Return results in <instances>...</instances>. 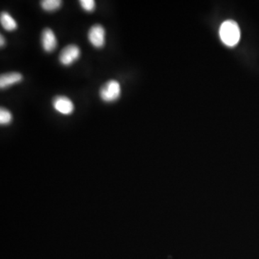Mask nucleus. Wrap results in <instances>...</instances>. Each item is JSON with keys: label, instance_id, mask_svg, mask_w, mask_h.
<instances>
[{"label": "nucleus", "instance_id": "obj_6", "mask_svg": "<svg viewBox=\"0 0 259 259\" xmlns=\"http://www.w3.org/2000/svg\"><path fill=\"white\" fill-rule=\"evenodd\" d=\"M41 43L45 52L51 53L57 47V39L53 30L46 28L43 30L41 35Z\"/></svg>", "mask_w": 259, "mask_h": 259}, {"label": "nucleus", "instance_id": "obj_9", "mask_svg": "<svg viewBox=\"0 0 259 259\" xmlns=\"http://www.w3.org/2000/svg\"><path fill=\"white\" fill-rule=\"evenodd\" d=\"M62 3V2L60 0H44L40 4L45 11L54 12L60 8Z\"/></svg>", "mask_w": 259, "mask_h": 259}, {"label": "nucleus", "instance_id": "obj_12", "mask_svg": "<svg viewBox=\"0 0 259 259\" xmlns=\"http://www.w3.org/2000/svg\"><path fill=\"white\" fill-rule=\"evenodd\" d=\"M5 40L4 37L3 36V35H0V45L1 47H3V45H5Z\"/></svg>", "mask_w": 259, "mask_h": 259}, {"label": "nucleus", "instance_id": "obj_5", "mask_svg": "<svg viewBox=\"0 0 259 259\" xmlns=\"http://www.w3.org/2000/svg\"><path fill=\"white\" fill-rule=\"evenodd\" d=\"M53 106L56 111L64 115H71L74 111V103L65 96H57L54 99Z\"/></svg>", "mask_w": 259, "mask_h": 259}, {"label": "nucleus", "instance_id": "obj_7", "mask_svg": "<svg viewBox=\"0 0 259 259\" xmlns=\"http://www.w3.org/2000/svg\"><path fill=\"white\" fill-rule=\"evenodd\" d=\"M23 80V76L18 72L8 73L0 77V87L6 89Z\"/></svg>", "mask_w": 259, "mask_h": 259}, {"label": "nucleus", "instance_id": "obj_2", "mask_svg": "<svg viewBox=\"0 0 259 259\" xmlns=\"http://www.w3.org/2000/svg\"><path fill=\"white\" fill-rule=\"evenodd\" d=\"M100 97L106 102H113L120 97L121 87L119 82L111 80L106 83L100 89Z\"/></svg>", "mask_w": 259, "mask_h": 259}, {"label": "nucleus", "instance_id": "obj_4", "mask_svg": "<svg viewBox=\"0 0 259 259\" xmlns=\"http://www.w3.org/2000/svg\"><path fill=\"white\" fill-rule=\"evenodd\" d=\"M80 49L76 45H69L65 47L59 55V61L64 66L72 65L80 57Z\"/></svg>", "mask_w": 259, "mask_h": 259}, {"label": "nucleus", "instance_id": "obj_1", "mask_svg": "<svg viewBox=\"0 0 259 259\" xmlns=\"http://www.w3.org/2000/svg\"><path fill=\"white\" fill-rule=\"evenodd\" d=\"M219 32L222 41L228 46H235L240 41V30L239 26L233 20L225 21L221 25Z\"/></svg>", "mask_w": 259, "mask_h": 259}, {"label": "nucleus", "instance_id": "obj_10", "mask_svg": "<svg viewBox=\"0 0 259 259\" xmlns=\"http://www.w3.org/2000/svg\"><path fill=\"white\" fill-rule=\"evenodd\" d=\"M13 120V115L8 110L2 108L0 109V124L8 125Z\"/></svg>", "mask_w": 259, "mask_h": 259}, {"label": "nucleus", "instance_id": "obj_3", "mask_svg": "<svg viewBox=\"0 0 259 259\" xmlns=\"http://www.w3.org/2000/svg\"><path fill=\"white\" fill-rule=\"evenodd\" d=\"M88 39L95 48H101L106 43V30L100 25H94L88 33Z\"/></svg>", "mask_w": 259, "mask_h": 259}, {"label": "nucleus", "instance_id": "obj_11", "mask_svg": "<svg viewBox=\"0 0 259 259\" xmlns=\"http://www.w3.org/2000/svg\"><path fill=\"white\" fill-rule=\"evenodd\" d=\"M83 10L87 13H91L95 8V2L94 0H81L79 1Z\"/></svg>", "mask_w": 259, "mask_h": 259}, {"label": "nucleus", "instance_id": "obj_8", "mask_svg": "<svg viewBox=\"0 0 259 259\" xmlns=\"http://www.w3.org/2000/svg\"><path fill=\"white\" fill-rule=\"evenodd\" d=\"M0 23H1L2 26L5 29V30L8 31H13L16 30L18 28V24L15 19H13V17L11 16L8 13L3 12L0 15Z\"/></svg>", "mask_w": 259, "mask_h": 259}]
</instances>
